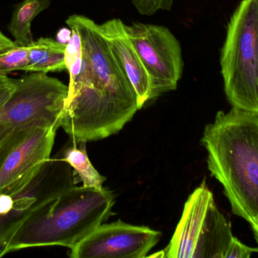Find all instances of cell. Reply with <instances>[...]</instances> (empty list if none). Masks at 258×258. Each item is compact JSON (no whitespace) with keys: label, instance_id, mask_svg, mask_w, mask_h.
Returning a JSON list of instances; mask_svg holds the SVG:
<instances>
[{"label":"cell","instance_id":"17","mask_svg":"<svg viewBox=\"0 0 258 258\" xmlns=\"http://www.w3.org/2000/svg\"><path fill=\"white\" fill-rule=\"evenodd\" d=\"M16 88L15 79L0 77V109L10 98Z\"/></svg>","mask_w":258,"mask_h":258},{"label":"cell","instance_id":"9","mask_svg":"<svg viewBox=\"0 0 258 258\" xmlns=\"http://www.w3.org/2000/svg\"><path fill=\"white\" fill-rule=\"evenodd\" d=\"M161 233L122 221L98 226L71 249V258H143L158 243Z\"/></svg>","mask_w":258,"mask_h":258},{"label":"cell","instance_id":"19","mask_svg":"<svg viewBox=\"0 0 258 258\" xmlns=\"http://www.w3.org/2000/svg\"><path fill=\"white\" fill-rule=\"evenodd\" d=\"M16 45H18L15 43V41L11 40L0 31V53L6 51L9 48H13Z\"/></svg>","mask_w":258,"mask_h":258},{"label":"cell","instance_id":"6","mask_svg":"<svg viewBox=\"0 0 258 258\" xmlns=\"http://www.w3.org/2000/svg\"><path fill=\"white\" fill-rule=\"evenodd\" d=\"M15 80V91L0 109V144L33 124L45 123L58 129L68 86L41 72H30Z\"/></svg>","mask_w":258,"mask_h":258},{"label":"cell","instance_id":"10","mask_svg":"<svg viewBox=\"0 0 258 258\" xmlns=\"http://www.w3.org/2000/svg\"><path fill=\"white\" fill-rule=\"evenodd\" d=\"M125 25L120 19L115 18L101 24L100 28L118 65L132 84L141 109L151 99V80L129 38Z\"/></svg>","mask_w":258,"mask_h":258},{"label":"cell","instance_id":"1","mask_svg":"<svg viewBox=\"0 0 258 258\" xmlns=\"http://www.w3.org/2000/svg\"><path fill=\"white\" fill-rule=\"evenodd\" d=\"M66 23L78 31L83 55L80 72L70 79L60 127L75 142L105 139L120 131L139 109L136 94L99 24L80 15Z\"/></svg>","mask_w":258,"mask_h":258},{"label":"cell","instance_id":"15","mask_svg":"<svg viewBox=\"0 0 258 258\" xmlns=\"http://www.w3.org/2000/svg\"><path fill=\"white\" fill-rule=\"evenodd\" d=\"M174 0H132L134 6L142 15H152L159 10L170 11Z\"/></svg>","mask_w":258,"mask_h":258},{"label":"cell","instance_id":"16","mask_svg":"<svg viewBox=\"0 0 258 258\" xmlns=\"http://www.w3.org/2000/svg\"><path fill=\"white\" fill-rule=\"evenodd\" d=\"M253 253H258V248H250L233 236L226 253L225 258H249Z\"/></svg>","mask_w":258,"mask_h":258},{"label":"cell","instance_id":"2","mask_svg":"<svg viewBox=\"0 0 258 258\" xmlns=\"http://www.w3.org/2000/svg\"><path fill=\"white\" fill-rule=\"evenodd\" d=\"M201 142L233 214L251 224L258 215V112L233 107L218 112Z\"/></svg>","mask_w":258,"mask_h":258},{"label":"cell","instance_id":"8","mask_svg":"<svg viewBox=\"0 0 258 258\" xmlns=\"http://www.w3.org/2000/svg\"><path fill=\"white\" fill-rule=\"evenodd\" d=\"M125 27L150 76L151 99L177 89L183 70L178 39L163 26L133 23Z\"/></svg>","mask_w":258,"mask_h":258},{"label":"cell","instance_id":"12","mask_svg":"<svg viewBox=\"0 0 258 258\" xmlns=\"http://www.w3.org/2000/svg\"><path fill=\"white\" fill-rule=\"evenodd\" d=\"M86 143L72 141V143L65 147L56 157L64 161L73 168L83 182V186L103 189V183L106 178L95 169L91 162L86 151Z\"/></svg>","mask_w":258,"mask_h":258},{"label":"cell","instance_id":"13","mask_svg":"<svg viewBox=\"0 0 258 258\" xmlns=\"http://www.w3.org/2000/svg\"><path fill=\"white\" fill-rule=\"evenodd\" d=\"M50 3V0H23L17 6L9 27L17 45H27L33 42L32 21L42 11L48 9Z\"/></svg>","mask_w":258,"mask_h":258},{"label":"cell","instance_id":"20","mask_svg":"<svg viewBox=\"0 0 258 258\" xmlns=\"http://www.w3.org/2000/svg\"><path fill=\"white\" fill-rule=\"evenodd\" d=\"M251 228H252L253 233H254V238L258 245V215L257 218L254 220V222L251 224Z\"/></svg>","mask_w":258,"mask_h":258},{"label":"cell","instance_id":"3","mask_svg":"<svg viewBox=\"0 0 258 258\" xmlns=\"http://www.w3.org/2000/svg\"><path fill=\"white\" fill-rule=\"evenodd\" d=\"M114 204L110 191L74 186L32 212L12 236L6 254L25 248L72 249L107 219Z\"/></svg>","mask_w":258,"mask_h":258},{"label":"cell","instance_id":"18","mask_svg":"<svg viewBox=\"0 0 258 258\" xmlns=\"http://www.w3.org/2000/svg\"><path fill=\"white\" fill-rule=\"evenodd\" d=\"M14 207V199L12 195L0 194V215H6L12 212Z\"/></svg>","mask_w":258,"mask_h":258},{"label":"cell","instance_id":"5","mask_svg":"<svg viewBox=\"0 0 258 258\" xmlns=\"http://www.w3.org/2000/svg\"><path fill=\"white\" fill-rule=\"evenodd\" d=\"M233 238L230 223L204 181L185 202L164 257L225 258Z\"/></svg>","mask_w":258,"mask_h":258},{"label":"cell","instance_id":"11","mask_svg":"<svg viewBox=\"0 0 258 258\" xmlns=\"http://www.w3.org/2000/svg\"><path fill=\"white\" fill-rule=\"evenodd\" d=\"M67 43L51 38H39L30 43L29 62L24 71L47 74L66 70Z\"/></svg>","mask_w":258,"mask_h":258},{"label":"cell","instance_id":"7","mask_svg":"<svg viewBox=\"0 0 258 258\" xmlns=\"http://www.w3.org/2000/svg\"><path fill=\"white\" fill-rule=\"evenodd\" d=\"M57 128L33 124L11 135L0 144V194L25 187L51 159Z\"/></svg>","mask_w":258,"mask_h":258},{"label":"cell","instance_id":"14","mask_svg":"<svg viewBox=\"0 0 258 258\" xmlns=\"http://www.w3.org/2000/svg\"><path fill=\"white\" fill-rule=\"evenodd\" d=\"M30 44L16 45L0 53V77L15 71H24L29 62Z\"/></svg>","mask_w":258,"mask_h":258},{"label":"cell","instance_id":"4","mask_svg":"<svg viewBox=\"0 0 258 258\" xmlns=\"http://www.w3.org/2000/svg\"><path fill=\"white\" fill-rule=\"evenodd\" d=\"M221 67L232 107L258 112V0H242L232 15Z\"/></svg>","mask_w":258,"mask_h":258}]
</instances>
